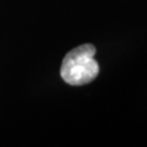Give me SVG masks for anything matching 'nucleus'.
I'll list each match as a JSON object with an SVG mask.
<instances>
[{
    "label": "nucleus",
    "mask_w": 147,
    "mask_h": 147,
    "mask_svg": "<svg viewBox=\"0 0 147 147\" xmlns=\"http://www.w3.org/2000/svg\"><path fill=\"white\" fill-rule=\"evenodd\" d=\"M96 48L92 44H84L69 51L63 58L60 75L70 85L80 86L94 81L99 73V65L95 60Z\"/></svg>",
    "instance_id": "f257e3e1"
}]
</instances>
